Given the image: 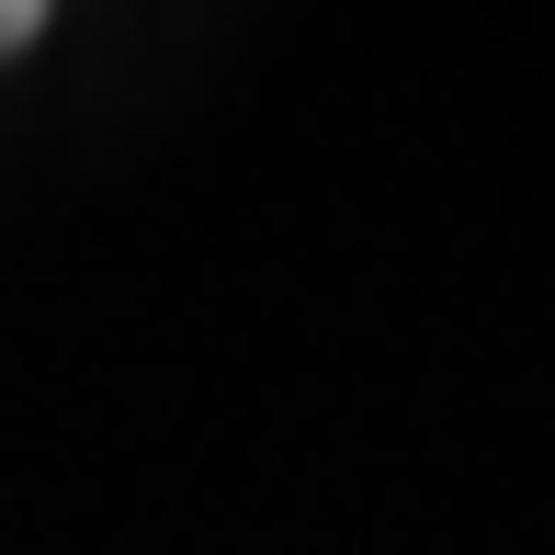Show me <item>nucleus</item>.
<instances>
[{
	"label": "nucleus",
	"instance_id": "f257e3e1",
	"mask_svg": "<svg viewBox=\"0 0 555 555\" xmlns=\"http://www.w3.org/2000/svg\"><path fill=\"white\" fill-rule=\"evenodd\" d=\"M35 23H46V0H0V57H12V46L35 35Z\"/></svg>",
	"mask_w": 555,
	"mask_h": 555
}]
</instances>
